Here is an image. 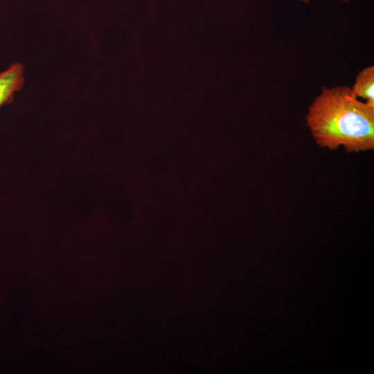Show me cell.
Listing matches in <instances>:
<instances>
[{
  "label": "cell",
  "instance_id": "7a4b0ae2",
  "mask_svg": "<svg viewBox=\"0 0 374 374\" xmlns=\"http://www.w3.org/2000/svg\"><path fill=\"white\" fill-rule=\"evenodd\" d=\"M25 82L24 66L16 62L0 71V107L10 103L24 87Z\"/></svg>",
  "mask_w": 374,
  "mask_h": 374
},
{
  "label": "cell",
  "instance_id": "6da1fadb",
  "mask_svg": "<svg viewBox=\"0 0 374 374\" xmlns=\"http://www.w3.org/2000/svg\"><path fill=\"white\" fill-rule=\"evenodd\" d=\"M306 125L316 143L348 152L374 148V107L348 86L323 87L308 108Z\"/></svg>",
  "mask_w": 374,
  "mask_h": 374
},
{
  "label": "cell",
  "instance_id": "277c9868",
  "mask_svg": "<svg viewBox=\"0 0 374 374\" xmlns=\"http://www.w3.org/2000/svg\"><path fill=\"white\" fill-rule=\"evenodd\" d=\"M296 1H302V2H305V3H309L310 0H296ZM344 2H346V3H348V0H341Z\"/></svg>",
  "mask_w": 374,
  "mask_h": 374
},
{
  "label": "cell",
  "instance_id": "3957f363",
  "mask_svg": "<svg viewBox=\"0 0 374 374\" xmlns=\"http://www.w3.org/2000/svg\"><path fill=\"white\" fill-rule=\"evenodd\" d=\"M350 89L357 98L366 100V103L374 107V66L359 71Z\"/></svg>",
  "mask_w": 374,
  "mask_h": 374
}]
</instances>
